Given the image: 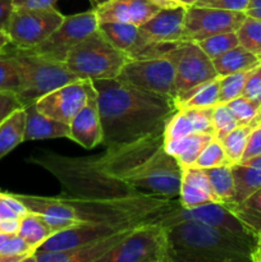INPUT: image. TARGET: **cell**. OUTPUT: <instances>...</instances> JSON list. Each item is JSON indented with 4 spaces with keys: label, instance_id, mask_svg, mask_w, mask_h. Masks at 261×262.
I'll list each match as a JSON object with an SVG mask.
<instances>
[{
    "label": "cell",
    "instance_id": "cell-1",
    "mask_svg": "<svg viewBox=\"0 0 261 262\" xmlns=\"http://www.w3.org/2000/svg\"><path fill=\"white\" fill-rule=\"evenodd\" d=\"M61 184V201L78 222H158L177 204L181 165L164 147V130L101 155L69 158L44 151L28 159Z\"/></svg>",
    "mask_w": 261,
    "mask_h": 262
},
{
    "label": "cell",
    "instance_id": "cell-2",
    "mask_svg": "<svg viewBox=\"0 0 261 262\" xmlns=\"http://www.w3.org/2000/svg\"><path fill=\"white\" fill-rule=\"evenodd\" d=\"M97 92L102 145L135 142L163 132L169 118L178 110L166 97L142 91L117 78L94 79Z\"/></svg>",
    "mask_w": 261,
    "mask_h": 262
},
{
    "label": "cell",
    "instance_id": "cell-3",
    "mask_svg": "<svg viewBox=\"0 0 261 262\" xmlns=\"http://www.w3.org/2000/svg\"><path fill=\"white\" fill-rule=\"evenodd\" d=\"M169 262H253L257 238H246L196 220L166 227Z\"/></svg>",
    "mask_w": 261,
    "mask_h": 262
},
{
    "label": "cell",
    "instance_id": "cell-4",
    "mask_svg": "<svg viewBox=\"0 0 261 262\" xmlns=\"http://www.w3.org/2000/svg\"><path fill=\"white\" fill-rule=\"evenodd\" d=\"M129 56L113 45L100 28L77 43L66 59V66L79 79H113Z\"/></svg>",
    "mask_w": 261,
    "mask_h": 262
},
{
    "label": "cell",
    "instance_id": "cell-5",
    "mask_svg": "<svg viewBox=\"0 0 261 262\" xmlns=\"http://www.w3.org/2000/svg\"><path fill=\"white\" fill-rule=\"evenodd\" d=\"M15 56L22 78L18 97L23 106L37 101L49 92L78 81V77L68 69L66 63L49 60L30 50L9 48Z\"/></svg>",
    "mask_w": 261,
    "mask_h": 262
},
{
    "label": "cell",
    "instance_id": "cell-6",
    "mask_svg": "<svg viewBox=\"0 0 261 262\" xmlns=\"http://www.w3.org/2000/svg\"><path fill=\"white\" fill-rule=\"evenodd\" d=\"M100 262H169L166 227L160 222L138 225Z\"/></svg>",
    "mask_w": 261,
    "mask_h": 262
},
{
    "label": "cell",
    "instance_id": "cell-7",
    "mask_svg": "<svg viewBox=\"0 0 261 262\" xmlns=\"http://www.w3.org/2000/svg\"><path fill=\"white\" fill-rule=\"evenodd\" d=\"M117 79L138 90L166 97L176 102L174 67L166 56L129 59Z\"/></svg>",
    "mask_w": 261,
    "mask_h": 262
},
{
    "label": "cell",
    "instance_id": "cell-8",
    "mask_svg": "<svg viewBox=\"0 0 261 262\" xmlns=\"http://www.w3.org/2000/svg\"><path fill=\"white\" fill-rule=\"evenodd\" d=\"M64 17L54 7L46 9L14 7L7 27L12 46L17 49L35 48L61 25Z\"/></svg>",
    "mask_w": 261,
    "mask_h": 262
},
{
    "label": "cell",
    "instance_id": "cell-9",
    "mask_svg": "<svg viewBox=\"0 0 261 262\" xmlns=\"http://www.w3.org/2000/svg\"><path fill=\"white\" fill-rule=\"evenodd\" d=\"M165 56L174 67L177 99L193 87L217 77L212 60L194 41H181Z\"/></svg>",
    "mask_w": 261,
    "mask_h": 262
},
{
    "label": "cell",
    "instance_id": "cell-10",
    "mask_svg": "<svg viewBox=\"0 0 261 262\" xmlns=\"http://www.w3.org/2000/svg\"><path fill=\"white\" fill-rule=\"evenodd\" d=\"M99 28V19L95 9L66 15L61 25L41 43L30 50L49 60L64 63L69 51L84 37Z\"/></svg>",
    "mask_w": 261,
    "mask_h": 262
},
{
    "label": "cell",
    "instance_id": "cell-11",
    "mask_svg": "<svg viewBox=\"0 0 261 262\" xmlns=\"http://www.w3.org/2000/svg\"><path fill=\"white\" fill-rule=\"evenodd\" d=\"M184 220H196V222L220 228V229L228 230L242 237L257 238L255 233L251 232L224 204H220V202H210L201 206L186 209L181 206L178 200L177 204L163 216H160L158 222H160L164 227H169V225L184 222Z\"/></svg>",
    "mask_w": 261,
    "mask_h": 262
},
{
    "label": "cell",
    "instance_id": "cell-12",
    "mask_svg": "<svg viewBox=\"0 0 261 262\" xmlns=\"http://www.w3.org/2000/svg\"><path fill=\"white\" fill-rule=\"evenodd\" d=\"M246 17L245 12L192 5L184 17V41L197 42L217 33L237 32Z\"/></svg>",
    "mask_w": 261,
    "mask_h": 262
},
{
    "label": "cell",
    "instance_id": "cell-13",
    "mask_svg": "<svg viewBox=\"0 0 261 262\" xmlns=\"http://www.w3.org/2000/svg\"><path fill=\"white\" fill-rule=\"evenodd\" d=\"M138 225L142 224H136V223L113 224V223L81 222L78 224L60 230V232L54 233L38 247L37 251H63L81 247V246L102 239V238H106L109 235L115 234V233L122 232V230L136 228Z\"/></svg>",
    "mask_w": 261,
    "mask_h": 262
},
{
    "label": "cell",
    "instance_id": "cell-14",
    "mask_svg": "<svg viewBox=\"0 0 261 262\" xmlns=\"http://www.w3.org/2000/svg\"><path fill=\"white\" fill-rule=\"evenodd\" d=\"M87 79H78L49 92L36 101L38 112L59 122L71 124L87 99Z\"/></svg>",
    "mask_w": 261,
    "mask_h": 262
},
{
    "label": "cell",
    "instance_id": "cell-15",
    "mask_svg": "<svg viewBox=\"0 0 261 262\" xmlns=\"http://www.w3.org/2000/svg\"><path fill=\"white\" fill-rule=\"evenodd\" d=\"M137 228V227H136ZM135 228L122 230L102 239L81 247L63 251H36L28 261L33 262H100L105 255L114 250ZM27 261V262H28Z\"/></svg>",
    "mask_w": 261,
    "mask_h": 262
},
{
    "label": "cell",
    "instance_id": "cell-16",
    "mask_svg": "<svg viewBox=\"0 0 261 262\" xmlns=\"http://www.w3.org/2000/svg\"><path fill=\"white\" fill-rule=\"evenodd\" d=\"M87 99L71 122V137L82 147L91 150L102 143V127L100 120L97 92L91 79H87Z\"/></svg>",
    "mask_w": 261,
    "mask_h": 262
},
{
    "label": "cell",
    "instance_id": "cell-17",
    "mask_svg": "<svg viewBox=\"0 0 261 262\" xmlns=\"http://www.w3.org/2000/svg\"><path fill=\"white\" fill-rule=\"evenodd\" d=\"M94 9L99 23L127 22L140 27L161 8L153 0H110Z\"/></svg>",
    "mask_w": 261,
    "mask_h": 262
},
{
    "label": "cell",
    "instance_id": "cell-18",
    "mask_svg": "<svg viewBox=\"0 0 261 262\" xmlns=\"http://www.w3.org/2000/svg\"><path fill=\"white\" fill-rule=\"evenodd\" d=\"M214 107H181L177 110L164 128V142L178 140L193 133H209L214 136L212 127Z\"/></svg>",
    "mask_w": 261,
    "mask_h": 262
},
{
    "label": "cell",
    "instance_id": "cell-19",
    "mask_svg": "<svg viewBox=\"0 0 261 262\" xmlns=\"http://www.w3.org/2000/svg\"><path fill=\"white\" fill-rule=\"evenodd\" d=\"M28 211L41 215L50 225L53 233L60 232L66 228L78 224V219L73 207L69 206L59 197L27 196V194H14Z\"/></svg>",
    "mask_w": 261,
    "mask_h": 262
},
{
    "label": "cell",
    "instance_id": "cell-20",
    "mask_svg": "<svg viewBox=\"0 0 261 262\" xmlns=\"http://www.w3.org/2000/svg\"><path fill=\"white\" fill-rule=\"evenodd\" d=\"M187 8L181 5L169 9H160L147 22L140 26L141 30L158 42H181L184 41V17Z\"/></svg>",
    "mask_w": 261,
    "mask_h": 262
},
{
    "label": "cell",
    "instance_id": "cell-21",
    "mask_svg": "<svg viewBox=\"0 0 261 262\" xmlns=\"http://www.w3.org/2000/svg\"><path fill=\"white\" fill-rule=\"evenodd\" d=\"M181 169L178 200L182 207L191 209L210 202H217L204 169L194 166H182Z\"/></svg>",
    "mask_w": 261,
    "mask_h": 262
},
{
    "label": "cell",
    "instance_id": "cell-22",
    "mask_svg": "<svg viewBox=\"0 0 261 262\" xmlns=\"http://www.w3.org/2000/svg\"><path fill=\"white\" fill-rule=\"evenodd\" d=\"M26 110L25 141L53 140V138H69L71 127L69 124L46 117L38 112L36 101L27 104Z\"/></svg>",
    "mask_w": 261,
    "mask_h": 262
},
{
    "label": "cell",
    "instance_id": "cell-23",
    "mask_svg": "<svg viewBox=\"0 0 261 262\" xmlns=\"http://www.w3.org/2000/svg\"><path fill=\"white\" fill-rule=\"evenodd\" d=\"M230 168L234 179L233 202L243 201L261 187V155L233 164Z\"/></svg>",
    "mask_w": 261,
    "mask_h": 262
},
{
    "label": "cell",
    "instance_id": "cell-24",
    "mask_svg": "<svg viewBox=\"0 0 261 262\" xmlns=\"http://www.w3.org/2000/svg\"><path fill=\"white\" fill-rule=\"evenodd\" d=\"M215 138L209 133H193L178 140L164 142L165 151L182 166H192L205 146Z\"/></svg>",
    "mask_w": 261,
    "mask_h": 262
},
{
    "label": "cell",
    "instance_id": "cell-25",
    "mask_svg": "<svg viewBox=\"0 0 261 262\" xmlns=\"http://www.w3.org/2000/svg\"><path fill=\"white\" fill-rule=\"evenodd\" d=\"M212 64L217 76H228L238 72L251 71L260 66L261 60L252 53L246 50L243 46L238 45L217 58L212 59Z\"/></svg>",
    "mask_w": 261,
    "mask_h": 262
},
{
    "label": "cell",
    "instance_id": "cell-26",
    "mask_svg": "<svg viewBox=\"0 0 261 262\" xmlns=\"http://www.w3.org/2000/svg\"><path fill=\"white\" fill-rule=\"evenodd\" d=\"M26 110L25 106L14 110L0 124V160L19 143L25 142Z\"/></svg>",
    "mask_w": 261,
    "mask_h": 262
},
{
    "label": "cell",
    "instance_id": "cell-27",
    "mask_svg": "<svg viewBox=\"0 0 261 262\" xmlns=\"http://www.w3.org/2000/svg\"><path fill=\"white\" fill-rule=\"evenodd\" d=\"M220 92V78L219 76L214 79L199 84L179 96L176 100V105L178 109L181 107H214L219 104Z\"/></svg>",
    "mask_w": 261,
    "mask_h": 262
},
{
    "label": "cell",
    "instance_id": "cell-28",
    "mask_svg": "<svg viewBox=\"0 0 261 262\" xmlns=\"http://www.w3.org/2000/svg\"><path fill=\"white\" fill-rule=\"evenodd\" d=\"M17 234L33 250L37 251L38 247L54 233L50 225L41 215L27 211L23 216H20L19 229Z\"/></svg>",
    "mask_w": 261,
    "mask_h": 262
},
{
    "label": "cell",
    "instance_id": "cell-29",
    "mask_svg": "<svg viewBox=\"0 0 261 262\" xmlns=\"http://www.w3.org/2000/svg\"><path fill=\"white\" fill-rule=\"evenodd\" d=\"M251 232L261 233V187L241 202L224 204Z\"/></svg>",
    "mask_w": 261,
    "mask_h": 262
},
{
    "label": "cell",
    "instance_id": "cell-30",
    "mask_svg": "<svg viewBox=\"0 0 261 262\" xmlns=\"http://www.w3.org/2000/svg\"><path fill=\"white\" fill-rule=\"evenodd\" d=\"M215 199L220 204H229L234 199V179L230 165L204 169Z\"/></svg>",
    "mask_w": 261,
    "mask_h": 262
},
{
    "label": "cell",
    "instance_id": "cell-31",
    "mask_svg": "<svg viewBox=\"0 0 261 262\" xmlns=\"http://www.w3.org/2000/svg\"><path fill=\"white\" fill-rule=\"evenodd\" d=\"M253 127H255L253 124L238 125L237 128L227 133L222 140H219L223 145V148H224L225 155H227L228 160L230 161L232 165L235 163H240L241 159H242L246 145H247L248 136H250Z\"/></svg>",
    "mask_w": 261,
    "mask_h": 262
},
{
    "label": "cell",
    "instance_id": "cell-32",
    "mask_svg": "<svg viewBox=\"0 0 261 262\" xmlns=\"http://www.w3.org/2000/svg\"><path fill=\"white\" fill-rule=\"evenodd\" d=\"M22 87V78L18 63L12 50L0 53V91L17 92Z\"/></svg>",
    "mask_w": 261,
    "mask_h": 262
},
{
    "label": "cell",
    "instance_id": "cell-33",
    "mask_svg": "<svg viewBox=\"0 0 261 262\" xmlns=\"http://www.w3.org/2000/svg\"><path fill=\"white\" fill-rule=\"evenodd\" d=\"M237 36L240 45L261 60V20L246 17L237 30Z\"/></svg>",
    "mask_w": 261,
    "mask_h": 262
},
{
    "label": "cell",
    "instance_id": "cell-34",
    "mask_svg": "<svg viewBox=\"0 0 261 262\" xmlns=\"http://www.w3.org/2000/svg\"><path fill=\"white\" fill-rule=\"evenodd\" d=\"M197 43L202 49V51L212 60L222 54L227 53L230 49L240 45V41H238L237 32H224L197 41Z\"/></svg>",
    "mask_w": 261,
    "mask_h": 262
},
{
    "label": "cell",
    "instance_id": "cell-35",
    "mask_svg": "<svg viewBox=\"0 0 261 262\" xmlns=\"http://www.w3.org/2000/svg\"><path fill=\"white\" fill-rule=\"evenodd\" d=\"M35 252L19 235L13 234L0 248V262H25Z\"/></svg>",
    "mask_w": 261,
    "mask_h": 262
},
{
    "label": "cell",
    "instance_id": "cell-36",
    "mask_svg": "<svg viewBox=\"0 0 261 262\" xmlns=\"http://www.w3.org/2000/svg\"><path fill=\"white\" fill-rule=\"evenodd\" d=\"M222 165H232V164L228 160L220 141L216 140V138H212L205 146V148L201 151V154H200L199 158L196 159V161H194L192 166L200 169H209Z\"/></svg>",
    "mask_w": 261,
    "mask_h": 262
},
{
    "label": "cell",
    "instance_id": "cell-37",
    "mask_svg": "<svg viewBox=\"0 0 261 262\" xmlns=\"http://www.w3.org/2000/svg\"><path fill=\"white\" fill-rule=\"evenodd\" d=\"M227 105L232 110L240 125H256L261 122V107L246 97H237V99L227 102Z\"/></svg>",
    "mask_w": 261,
    "mask_h": 262
},
{
    "label": "cell",
    "instance_id": "cell-38",
    "mask_svg": "<svg viewBox=\"0 0 261 262\" xmlns=\"http://www.w3.org/2000/svg\"><path fill=\"white\" fill-rule=\"evenodd\" d=\"M252 71V69H251ZM251 71L238 72V73L228 74V76H219L220 78V92H219V102L232 101L237 97L242 96L243 87H245L246 79Z\"/></svg>",
    "mask_w": 261,
    "mask_h": 262
},
{
    "label": "cell",
    "instance_id": "cell-39",
    "mask_svg": "<svg viewBox=\"0 0 261 262\" xmlns=\"http://www.w3.org/2000/svg\"><path fill=\"white\" fill-rule=\"evenodd\" d=\"M238 120L229 109L227 104L219 102L214 106L212 112V127H214V137L222 140L227 133L238 127Z\"/></svg>",
    "mask_w": 261,
    "mask_h": 262
},
{
    "label": "cell",
    "instance_id": "cell-40",
    "mask_svg": "<svg viewBox=\"0 0 261 262\" xmlns=\"http://www.w3.org/2000/svg\"><path fill=\"white\" fill-rule=\"evenodd\" d=\"M27 211V207L14 194L0 192V220L19 219Z\"/></svg>",
    "mask_w": 261,
    "mask_h": 262
},
{
    "label": "cell",
    "instance_id": "cell-41",
    "mask_svg": "<svg viewBox=\"0 0 261 262\" xmlns=\"http://www.w3.org/2000/svg\"><path fill=\"white\" fill-rule=\"evenodd\" d=\"M242 96L261 107V64L253 68L246 79Z\"/></svg>",
    "mask_w": 261,
    "mask_h": 262
},
{
    "label": "cell",
    "instance_id": "cell-42",
    "mask_svg": "<svg viewBox=\"0 0 261 262\" xmlns=\"http://www.w3.org/2000/svg\"><path fill=\"white\" fill-rule=\"evenodd\" d=\"M23 107L22 101L14 91H0V124L12 114L14 110Z\"/></svg>",
    "mask_w": 261,
    "mask_h": 262
},
{
    "label": "cell",
    "instance_id": "cell-43",
    "mask_svg": "<svg viewBox=\"0 0 261 262\" xmlns=\"http://www.w3.org/2000/svg\"><path fill=\"white\" fill-rule=\"evenodd\" d=\"M248 0H197L194 3L196 7L216 8V9L235 10V12H245Z\"/></svg>",
    "mask_w": 261,
    "mask_h": 262
},
{
    "label": "cell",
    "instance_id": "cell-44",
    "mask_svg": "<svg viewBox=\"0 0 261 262\" xmlns=\"http://www.w3.org/2000/svg\"><path fill=\"white\" fill-rule=\"evenodd\" d=\"M258 155H261V122L251 130L241 161H247Z\"/></svg>",
    "mask_w": 261,
    "mask_h": 262
},
{
    "label": "cell",
    "instance_id": "cell-45",
    "mask_svg": "<svg viewBox=\"0 0 261 262\" xmlns=\"http://www.w3.org/2000/svg\"><path fill=\"white\" fill-rule=\"evenodd\" d=\"M59 0H13V5L19 8H32V9H46L55 7Z\"/></svg>",
    "mask_w": 261,
    "mask_h": 262
},
{
    "label": "cell",
    "instance_id": "cell-46",
    "mask_svg": "<svg viewBox=\"0 0 261 262\" xmlns=\"http://www.w3.org/2000/svg\"><path fill=\"white\" fill-rule=\"evenodd\" d=\"M14 5L13 0H0V28L7 30Z\"/></svg>",
    "mask_w": 261,
    "mask_h": 262
},
{
    "label": "cell",
    "instance_id": "cell-47",
    "mask_svg": "<svg viewBox=\"0 0 261 262\" xmlns=\"http://www.w3.org/2000/svg\"><path fill=\"white\" fill-rule=\"evenodd\" d=\"M19 219L0 220V233L2 234H17L18 229H19Z\"/></svg>",
    "mask_w": 261,
    "mask_h": 262
},
{
    "label": "cell",
    "instance_id": "cell-48",
    "mask_svg": "<svg viewBox=\"0 0 261 262\" xmlns=\"http://www.w3.org/2000/svg\"><path fill=\"white\" fill-rule=\"evenodd\" d=\"M247 17L261 20V0H248L247 8L245 10Z\"/></svg>",
    "mask_w": 261,
    "mask_h": 262
},
{
    "label": "cell",
    "instance_id": "cell-49",
    "mask_svg": "<svg viewBox=\"0 0 261 262\" xmlns=\"http://www.w3.org/2000/svg\"><path fill=\"white\" fill-rule=\"evenodd\" d=\"M10 45H12V40H10L9 33L7 32V30H2L0 28V53L7 51Z\"/></svg>",
    "mask_w": 261,
    "mask_h": 262
},
{
    "label": "cell",
    "instance_id": "cell-50",
    "mask_svg": "<svg viewBox=\"0 0 261 262\" xmlns=\"http://www.w3.org/2000/svg\"><path fill=\"white\" fill-rule=\"evenodd\" d=\"M153 2L155 3L158 7H160L161 9H169V8H177L183 5L181 3V0H153Z\"/></svg>",
    "mask_w": 261,
    "mask_h": 262
},
{
    "label": "cell",
    "instance_id": "cell-51",
    "mask_svg": "<svg viewBox=\"0 0 261 262\" xmlns=\"http://www.w3.org/2000/svg\"><path fill=\"white\" fill-rule=\"evenodd\" d=\"M253 262H261V233L257 234V242H256V251L253 255Z\"/></svg>",
    "mask_w": 261,
    "mask_h": 262
},
{
    "label": "cell",
    "instance_id": "cell-52",
    "mask_svg": "<svg viewBox=\"0 0 261 262\" xmlns=\"http://www.w3.org/2000/svg\"><path fill=\"white\" fill-rule=\"evenodd\" d=\"M107 2H110V0H91V3H92V5H94V8L100 7V5H104L105 3H107Z\"/></svg>",
    "mask_w": 261,
    "mask_h": 262
},
{
    "label": "cell",
    "instance_id": "cell-53",
    "mask_svg": "<svg viewBox=\"0 0 261 262\" xmlns=\"http://www.w3.org/2000/svg\"><path fill=\"white\" fill-rule=\"evenodd\" d=\"M196 2H197V0H181V3H182V4H183L186 8L192 7V5H194V3H196Z\"/></svg>",
    "mask_w": 261,
    "mask_h": 262
},
{
    "label": "cell",
    "instance_id": "cell-54",
    "mask_svg": "<svg viewBox=\"0 0 261 262\" xmlns=\"http://www.w3.org/2000/svg\"><path fill=\"white\" fill-rule=\"evenodd\" d=\"M10 235H13V234H2V233H0V248H2V246L4 245L5 241H7Z\"/></svg>",
    "mask_w": 261,
    "mask_h": 262
}]
</instances>
